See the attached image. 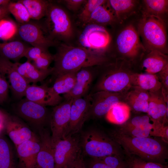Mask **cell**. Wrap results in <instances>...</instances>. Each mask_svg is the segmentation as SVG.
<instances>
[{"label":"cell","instance_id":"obj_1","mask_svg":"<svg viewBox=\"0 0 168 168\" xmlns=\"http://www.w3.org/2000/svg\"><path fill=\"white\" fill-rule=\"evenodd\" d=\"M109 136L121 147L128 157H134L147 162L165 165L168 159V149L163 140L132 136L118 128L111 130Z\"/></svg>","mask_w":168,"mask_h":168},{"label":"cell","instance_id":"obj_44","mask_svg":"<svg viewBox=\"0 0 168 168\" xmlns=\"http://www.w3.org/2000/svg\"><path fill=\"white\" fill-rule=\"evenodd\" d=\"M67 168H86L84 163L82 152Z\"/></svg>","mask_w":168,"mask_h":168},{"label":"cell","instance_id":"obj_22","mask_svg":"<svg viewBox=\"0 0 168 168\" xmlns=\"http://www.w3.org/2000/svg\"><path fill=\"white\" fill-rule=\"evenodd\" d=\"M38 136L16 146L18 158V168H37V158L40 148Z\"/></svg>","mask_w":168,"mask_h":168},{"label":"cell","instance_id":"obj_8","mask_svg":"<svg viewBox=\"0 0 168 168\" xmlns=\"http://www.w3.org/2000/svg\"><path fill=\"white\" fill-rule=\"evenodd\" d=\"M84 27L78 38L79 46L94 53L109 56L111 31L106 26L95 24H88Z\"/></svg>","mask_w":168,"mask_h":168},{"label":"cell","instance_id":"obj_36","mask_svg":"<svg viewBox=\"0 0 168 168\" xmlns=\"http://www.w3.org/2000/svg\"><path fill=\"white\" fill-rule=\"evenodd\" d=\"M105 0H86L81 11L77 15L79 22L82 26L86 25L92 14L99 6L105 3Z\"/></svg>","mask_w":168,"mask_h":168},{"label":"cell","instance_id":"obj_43","mask_svg":"<svg viewBox=\"0 0 168 168\" xmlns=\"http://www.w3.org/2000/svg\"><path fill=\"white\" fill-rule=\"evenodd\" d=\"M63 2L67 7L70 10L75 11L82 6L86 0H65L61 1Z\"/></svg>","mask_w":168,"mask_h":168},{"label":"cell","instance_id":"obj_11","mask_svg":"<svg viewBox=\"0 0 168 168\" xmlns=\"http://www.w3.org/2000/svg\"><path fill=\"white\" fill-rule=\"evenodd\" d=\"M127 92H114L102 91L89 94L90 106L87 120L90 119H100L105 116L114 105L120 102H124Z\"/></svg>","mask_w":168,"mask_h":168},{"label":"cell","instance_id":"obj_17","mask_svg":"<svg viewBox=\"0 0 168 168\" xmlns=\"http://www.w3.org/2000/svg\"><path fill=\"white\" fill-rule=\"evenodd\" d=\"M3 125L7 134L15 147L38 137L27 125L17 117L5 114Z\"/></svg>","mask_w":168,"mask_h":168},{"label":"cell","instance_id":"obj_26","mask_svg":"<svg viewBox=\"0 0 168 168\" xmlns=\"http://www.w3.org/2000/svg\"><path fill=\"white\" fill-rule=\"evenodd\" d=\"M149 99V92L137 87L132 86L126 93L124 102L131 110L147 113Z\"/></svg>","mask_w":168,"mask_h":168},{"label":"cell","instance_id":"obj_6","mask_svg":"<svg viewBox=\"0 0 168 168\" xmlns=\"http://www.w3.org/2000/svg\"><path fill=\"white\" fill-rule=\"evenodd\" d=\"M80 144L84 154L93 159L114 155L124 156V153L120 145L109 135L96 128L83 133Z\"/></svg>","mask_w":168,"mask_h":168},{"label":"cell","instance_id":"obj_46","mask_svg":"<svg viewBox=\"0 0 168 168\" xmlns=\"http://www.w3.org/2000/svg\"><path fill=\"white\" fill-rule=\"evenodd\" d=\"M8 3L0 6V21L10 14L8 8Z\"/></svg>","mask_w":168,"mask_h":168},{"label":"cell","instance_id":"obj_38","mask_svg":"<svg viewBox=\"0 0 168 168\" xmlns=\"http://www.w3.org/2000/svg\"><path fill=\"white\" fill-rule=\"evenodd\" d=\"M54 59V55L48 51L33 61L32 63L39 69L46 70L49 68V67Z\"/></svg>","mask_w":168,"mask_h":168},{"label":"cell","instance_id":"obj_7","mask_svg":"<svg viewBox=\"0 0 168 168\" xmlns=\"http://www.w3.org/2000/svg\"><path fill=\"white\" fill-rule=\"evenodd\" d=\"M39 22L53 40H69L73 36V29L68 15L60 6L51 1L44 21Z\"/></svg>","mask_w":168,"mask_h":168},{"label":"cell","instance_id":"obj_5","mask_svg":"<svg viewBox=\"0 0 168 168\" xmlns=\"http://www.w3.org/2000/svg\"><path fill=\"white\" fill-rule=\"evenodd\" d=\"M167 22L154 16L141 15L136 21L137 29L146 52L156 50L167 55Z\"/></svg>","mask_w":168,"mask_h":168},{"label":"cell","instance_id":"obj_34","mask_svg":"<svg viewBox=\"0 0 168 168\" xmlns=\"http://www.w3.org/2000/svg\"><path fill=\"white\" fill-rule=\"evenodd\" d=\"M77 71L65 73L57 77L51 87L54 91L59 95L70 91L75 84Z\"/></svg>","mask_w":168,"mask_h":168},{"label":"cell","instance_id":"obj_51","mask_svg":"<svg viewBox=\"0 0 168 168\" xmlns=\"http://www.w3.org/2000/svg\"><path fill=\"white\" fill-rule=\"evenodd\" d=\"M3 114V113L2 112L0 111V116L2 115Z\"/></svg>","mask_w":168,"mask_h":168},{"label":"cell","instance_id":"obj_12","mask_svg":"<svg viewBox=\"0 0 168 168\" xmlns=\"http://www.w3.org/2000/svg\"><path fill=\"white\" fill-rule=\"evenodd\" d=\"M73 100H64L55 106L51 112L49 125L54 148L59 141L65 138L69 123L70 108Z\"/></svg>","mask_w":168,"mask_h":168},{"label":"cell","instance_id":"obj_47","mask_svg":"<svg viewBox=\"0 0 168 168\" xmlns=\"http://www.w3.org/2000/svg\"><path fill=\"white\" fill-rule=\"evenodd\" d=\"M5 114L0 116V132L4 128L3 121Z\"/></svg>","mask_w":168,"mask_h":168},{"label":"cell","instance_id":"obj_35","mask_svg":"<svg viewBox=\"0 0 168 168\" xmlns=\"http://www.w3.org/2000/svg\"><path fill=\"white\" fill-rule=\"evenodd\" d=\"M9 11L14 17L19 24H23L29 22L31 20L28 11L25 6L18 0L10 1L8 3Z\"/></svg>","mask_w":168,"mask_h":168},{"label":"cell","instance_id":"obj_24","mask_svg":"<svg viewBox=\"0 0 168 168\" xmlns=\"http://www.w3.org/2000/svg\"><path fill=\"white\" fill-rule=\"evenodd\" d=\"M149 99L147 113L156 121L165 125L168 122V104H166L161 88L149 92Z\"/></svg>","mask_w":168,"mask_h":168},{"label":"cell","instance_id":"obj_45","mask_svg":"<svg viewBox=\"0 0 168 168\" xmlns=\"http://www.w3.org/2000/svg\"><path fill=\"white\" fill-rule=\"evenodd\" d=\"M89 168H113L107 165L100 160L93 159L91 162Z\"/></svg>","mask_w":168,"mask_h":168},{"label":"cell","instance_id":"obj_37","mask_svg":"<svg viewBox=\"0 0 168 168\" xmlns=\"http://www.w3.org/2000/svg\"><path fill=\"white\" fill-rule=\"evenodd\" d=\"M98 159L113 168H131L129 158L124 156L111 155Z\"/></svg>","mask_w":168,"mask_h":168},{"label":"cell","instance_id":"obj_10","mask_svg":"<svg viewBox=\"0 0 168 168\" xmlns=\"http://www.w3.org/2000/svg\"><path fill=\"white\" fill-rule=\"evenodd\" d=\"M165 126L153 120L147 114L129 119L118 129L124 133L136 137H160Z\"/></svg>","mask_w":168,"mask_h":168},{"label":"cell","instance_id":"obj_50","mask_svg":"<svg viewBox=\"0 0 168 168\" xmlns=\"http://www.w3.org/2000/svg\"><path fill=\"white\" fill-rule=\"evenodd\" d=\"M3 102V101L0 98V104L2 103Z\"/></svg>","mask_w":168,"mask_h":168},{"label":"cell","instance_id":"obj_32","mask_svg":"<svg viewBox=\"0 0 168 168\" xmlns=\"http://www.w3.org/2000/svg\"><path fill=\"white\" fill-rule=\"evenodd\" d=\"M15 156L10 143L0 134V168H18Z\"/></svg>","mask_w":168,"mask_h":168},{"label":"cell","instance_id":"obj_18","mask_svg":"<svg viewBox=\"0 0 168 168\" xmlns=\"http://www.w3.org/2000/svg\"><path fill=\"white\" fill-rule=\"evenodd\" d=\"M24 96L28 100L45 106H55L61 103L63 99L54 91L51 87L35 84L28 85Z\"/></svg>","mask_w":168,"mask_h":168},{"label":"cell","instance_id":"obj_28","mask_svg":"<svg viewBox=\"0 0 168 168\" xmlns=\"http://www.w3.org/2000/svg\"><path fill=\"white\" fill-rule=\"evenodd\" d=\"M131 87L140 88L149 92L156 91L161 88V84L156 74L134 72L131 77Z\"/></svg>","mask_w":168,"mask_h":168},{"label":"cell","instance_id":"obj_49","mask_svg":"<svg viewBox=\"0 0 168 168\" xmlns=\"http://www.w3.org/2000/svg\"><path fill=\"white\" fill-rule=\"evenodd\" d=\"M131 164V168H138L130 160Z\"/></svg>","mask_w":168,"mask_h":168},{"label":"cell","instance_id":"obj_9","mask_svg":"<svg viewBox=\"0 0 168 168\" xmlns=\"http://www.w3.org/2000/svg\"><path fill=\"white\" fill-rule=\"evenodd\" d=\"M16 114L38 132L50 124L51 113L46 106L26 98L18 102L14 108Z\"/></svg>","mask_w":168,"mask_h":168},{"label":"cell","instance_id":"obj_41","mask_svg":"<svg viewBox=\"0 0 168 168\" xmlns=\"http://www.w3.org/2000/svg\"><path fill=\"white\" fill-rule=\"evenodd\" d=\"M5 76L0 72V98L4 101L7 98L9 84Z\"/></svg>","mask_w":168,"mask_h":168},{"label":"cell","instance_id":"obj_4","mask_svg":"<svg viewBox=\"0 0 168 168\" xmlns=\"http://www.w3.org/2000/svg\"><path fill=\"white\" fill-rule=\"evenodd\" d=\"M97 66L98 78L91 93L102 91L126 93L131 88V76L136 72L130 62L113 58L106 63Z\"/></svg>","mask_w":168,"mask_h":168},{"label":"cell","instance_id":"obj_2","mask_svg":"<svg viewBox=\"0 0 168 168\" xmlns=\"http://www.w3.org/2000/svg\"><path fill=\"white\" fill-rule=\"evenodd\" d=\"M137 19L112 27V40L108 52L110 56L128 62L134 67L146 52L137 29Z\"/></svg>","mask_w":168,"mask_h":168},{"label":"cell","instance_id":"obj_48","mask_svg":"<svg viewBox=\"0 0 168 168\" xmlns=\"http://www.w3.org/2000/svg\"><path fill=\"white\" fill-rule=\"evenodd\" d=\"M11 0H0V6L8 3Z\"/></svg>","mask_w":168,"mask_h":168},{"label":"cell","instance_id":"obj_3","mask_svg":"<svg viewBox=\"0 0 168 168\" xmlns=\"http://www.w3.org/2000/svg\"><path fill=\"white\" fill-rule=\"evenodd\" d=\"M113 58L91 52L79 46L61 44L54 55L51 74L55 79L61 75L77 71L84 68L103 65Z\"/></svg>","mask_w":168,"mask_h":168},{"label":"cell","instance_id":"obj_21","mask_svg":"<svg viewBox=\"0 0 168 168\" xmlns=\"http://www.w3.org/2000/svg\"><path fill=\"white\" fill-rule=\"evenodd\" d=\"M91 67L83 68L77 72L74 87L69 92L63 95L64 100L74 99L88 95V91L96 76V70L92 69Z\"/></svg>","mask_w":168,"mask_h":168},{"label":"cell","instance_id":"obj_27","mask_svg":"<svg viewBox=\"0 0 168 168\" xmlns=\"http://www.w3.org/2000/svg\"><path fill=\"white\" fill-rule=\"evenodd\" d=\"M142 15L158 17L167 22L168 0H141Z\"/></svg>","mask_w":168,"mask_h":168},{"label":"cell","instance_id":"obj_40","mask_svg":"<svg viewBox=\"0 0 168 168\" xmlns=\"http://www.w3.org/2000/svg\"><path fill=\"white\" fill-rule=\"evenodd\" d=\"M130 158L138 168H167V166L165 165L145 161L134 157H130Z\"/></svg>","mask_w":168,"mask_h":168},{"label":"cell","instance_id":"obj_23","mask_svg":"<svg viewBox=\"0 0 168 168\" xmlns=\"http://www.w3.org/2000/svg\"><path fill=\"white\" fill-rule=\"evenodd\" d=\"M38 133L40 146L37 156V168H54V148L50 132L45 128Z\"/></svg>","mask_w":168,"mask_h":168},{"label":"cell","instance_id":"obj_39","mask_svg":"<svg viewBox=\"0 0 168 168\" xmlns=\"http://www.w3.org/2000/svg\"><path fill=\"white\" fill-rule=\"evenodd\" d=\"M48 51L47 49L40 47L29 46L26 50L24 57L27 59V60L31 62Z\"/></svg>","mask_w":168,"mask_h":168},{"label":"cell","instance_id":"obj_15","mask_svg":"<svg viewBox=\"0 0 168 168\" xmlns=\"http://www.w3.org/2000/svg\"><path fill=\"white\" fill-rule=\"evenodd\" d=\"M106 4L119 24L136 20L142 15L139 0H108Z\"/></svg>","mask_w":168,"mask_h":168},{"label":"cell","instance_id":"obj_30","mask_svg":"<svg viewBox=\"0 0 168 168\" xmlns=\"http://www.w3.org/2000/svg\"><path fill=\"white\" fill-rule=\"evenodd\" d=\"M90 24L106 27L109 26L112 27L119 23L108 7L106 1L105 3L98 7L93 12L86 25Z\"/></svg>","mask_w":168,"mask_h":168},{"label":"cell","instance_id":"obj_16","mask_svg":"<svg viewBox=\"0 0 168 168\" xmlns=\"http://www.w3.org/2000/svg\"><path fill=\"white\" fill-rule=\"evenodd\" d=\"M90 106L89 94L73 100L71 105L70 120L65 138L74 135L81 129L87 117Z\"/></svg>","mask_w":168,"mask_h":168},{"label":"cell","instance_id":"obj_25","mask_svg":"<svg viewBox=\"0 0 168 168\" xmlns=\"http://www.w3.org/2000/svg\"><path fill=\"white\" fill-rule=\"evenodd\" d=\"M14 67L17 72L29 84H35L44 80L48 76L51 74L52 68L46 70L38 69L31 63L27 60L23 63L18 62L13 63Z\"/></svg>","mask_w":168,"mask_h":168},{"label":"cell","instance_id":"obj_33","mask_svg":"<svg viewBox=\"0 0 168 168\" xmlns=\"http://www.w3.org/2000/svg\"><path fill=\"white\" fill-rule=\"evenodd\" d=\"M26 7L31 19L39 21L45 17L49 1L45 0H19Z\"/></svg>","mask_w":168,"mask_h":168},{"label":"cell","instance_id":"obj_31","mask_svg":"<svg viewBox=\"0 0 168 168\" xmlns=\"http://www.w3.org/2000/svg\"><path fill=\"white\" fill-rule=\"evenodd\" d=\"M131 110L129 106L124 102H120L114 105L105 117L110 122L122 125L129 119Z\"/></svg>","mask_w":168,"mask_h":168},{"label":"cell","instance_id":"obj_29","mask_svg":"<svg viewBox=\"0 0 168 168\" xmlns=\"http://www.w3.org/2000/svg\"><path fill=\"white\" fill-rule=\"evenodd\" d=\"M29 47L19 40L0 42V57L9 60H18L24 57Z\"/></svg>","mask_w":168,"mask_h":168},{"label":"cell","instance_id":"obj_19","mask_svg":"<svg viewBox=\"0 0 168 168\" xmlns=\"http://www.w3.org/2000/svg\"><path fill=\"white\" fill-rule=\"evenodd\" d=\"M0 72L8 78L10 88L14 96L18 99L24 96L29 84L15 68L13 63L0 57Z\"/></svg>","mask_w":168,"mask_h":168},{"label":"cell","instance_id":"obj_13","mask_svg":"<svg viewBox=\"0 0 168 168\" xmlns=\"http://www.w3.org/2000/svg\"><path fill=\"white\" fill-rule=\"evenodd\" d=\"M74 135L60 140L55 145L54 168H67L82 152L80 141Z\"/></svg>","mask_w":168,"mask_h":168},{"label":"cell","instance_id":"obj_14","mask_svg":"<svg viewBox=\"0 0 168 168\" xmlns=\"http://www.w3.org/2000/svg\"><path fill=\"white\" fill-rule=\"evenodd\" d=\"M19 24L17 33L20 38L32 46L48 49L55 41L48 36L39 21Z\"/></svg>","mask_w":168,"mask_h":168},{"label":"cell","instance_id":"obj_20","mask_svg":"<svg viewBox=\"0 0 168 168\" xmlns=\"http://www.w3.org/2000/svg\"><path fill=\"white\" fill-rule=\"evenodd\" d=\"M168 65V56L156 50L146 52L135 66L136 72L156 74Z\"/></svg>","mask_w":168,"mask_h":168},{"label":"cell","instance_id":"obj_42","mask_svg":"<svg viewBox=\"0 0 168 168\" xmlns=\"http://www.w3.org/2000/svg\"><path fill=\"white\" fill-rule=\"evenodd\" d=\"M156 74L161 84L162 90L168 93V65Z\"/></svg>","mask_w":168,"mask_h":168}]
</instances>
